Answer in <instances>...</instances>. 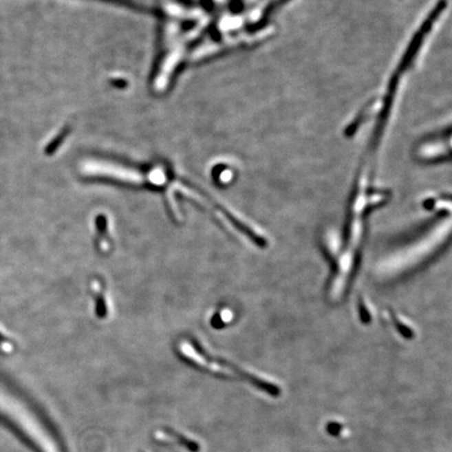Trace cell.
Segmentation results:
<instances>
[{
	"label": "cell",
	"instance_id": "cell-1",
	"mask_svg": "<svg viewBox=\"0 0 452 452\" xmlns=\"http://www.w3.org/2000/svg\"><path fill=\"white\" fill-rule=\"evenodd\" d=\"M83 170L87 174L108 175L110 177H114L116 180L136 182V184H140L146 180L144 175L140 174L136 171L128 170V169L112 166L110 164H103V162H89V164H85Z\"/></svg>",
	"mask_w": 452,
	"mask_h": 452
}]
</instances>
